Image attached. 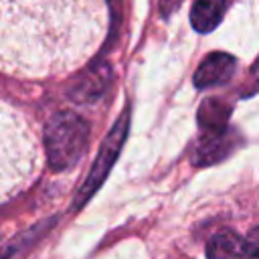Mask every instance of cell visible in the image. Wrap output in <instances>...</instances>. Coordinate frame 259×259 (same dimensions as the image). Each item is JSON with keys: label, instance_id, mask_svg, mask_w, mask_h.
<instances>
[{"label": "cell", "instance_id": "obj_1", "mask_svg": "<svg viewBox=\"0 0 259 259\" xmlns=\"http://www.w3.org/2000/svg\"><path fill=\"white\" fill-rule=\"evenodd\" d=\"M107 30L105 0H0V71L55 77L85 65Z\"/></svg>", "mask_w": 259, "mask_h": 259}, {"label": "cell", "instance_id": "obj_2", "mask_svg": "<svg viewBox=\"0 0 259 259\" xmlns=\"http://www.w3.org/2000/svg\"><path fill=\"white\" fill-rule=\"evenodd\" d=\"M42 146L34 121L0 101V204L22 194L38 178Z\"/></svg>", "mask_w": 259, "mask_h": 259}, {"label": "cell", "instance_id": "obj_3", "mask_svg": "<svg viewBox=\"0 0 259 259\" xmlns=\"http://www.w3.org/2000/svg\"><path fill=\"white\" fill-rule=\"evenodd\" d=\"M45 154L53 170L73 168L85 152L89 125L73 111L55 113L45 127Z\"/></svg>", "mask_w": 259, "mask_h": 259}, {"label": "cell", "instance_id": "obj_4", "mask_svg": "<svg viewBox=\"0 0 259 259\" xmlns=\"http://www.w3.org/2000/svg\"><path fill=\"white\" fill-rule=\"evenodd\" d=\"M125 134H127V109L119 115V119L115 121V125L107 134V138H105V142H103V146L99 150V156H97V160H95V164H93V168H91V172L87 176V182L83 184V188L77 194V206L83 204L95 192V188L101 186V182L105 180V176H107L113 160L117 158V154L121 150V144L125 140Z\"/></svg>", "mask_w": 259, "mask_h": 259}, {"label": "cell", "instance_id": "obj_5", "mask_svg": "<svg viewBox=\"0 0 259 259\" xmlns=\"http://www.w3.org/2000/svg\"><path fill=\"white\" fill-rule=\"evenodd\" d=\"M109 79H111L109 65L103 63V61L101 63H93L91 67L83 69L81 75L73 81V85L69 87V95H71V99H75L79 103L95 101L109 87Z\"/></svg>", "mask_w": 259, "mask_h": 259}, {"label": "cell", "instance_id": "obj_6", "mask_svg": "<svg viewBox=\"0 0 259 259\" xmlns=\"http://www.w3.org/2000/svg\"><path fill=\"white\" fill-rule=\"evenodd\" d=\"M237 69V61L229 53H210L202 59L194 73V85L198 89L214 87L221 83H227Z\"/></svg>", "mask_w": 259, "mask_h": 259}, {"label": "cell", "instance_id": "obj_7", "mask_svg": "<svg viewBox=\"0 0 259 259\" xmlns=\"http://www.w3.org/2000/svg\"><path fill=\"white\" fill-rule=\"evenodd\" d=\"M235 148V136L229 134V130L223 132H206V136L200 140L192 160L196 166H208L214 164L231 154Z\"/></svg>", "mask_w": 259, "mask_h": 259}, {"label": "cell", "instance_id": "obj_8", "mask_svg": "<svg viewBox=\"0 0 259 259\" xmlns=\"http://www.w3.org/2000/svg\"><path fill=\"white\" fill-rule=\"evenodd\" d=\"M227 0H194L190 10V22L196 32H210L223 20Z\"/></svg>", "mask_w": 259, "mask_h": 259}, {"label": "cell", "instance_id": "obj_9", "mask_svg": "<svg viewBox=\"0 0 259 259\" xmlns=\"http://www.w3.org/2000/svg\"><path fill=\"white\" fill-rule=\"evenodd\" d=\"M231 115V107L221 99H204L198 107V123L204 132H223L227 130V121Z\"/></svg>", "mask_w": 259, "mask_h": 259}, {"label": "cell", "instance_id": "obj_10", "mask_svg": "<svg viewBox=\"0 0 259 259\" xmlns=\"http://www.w3.org/2000/svg\"><path fill=\"white\" fill-rule=\"evenodd\" d=\"M206 255L208 257H247L245 239H241L233 231L217 233L206 245Z\"/></svg>", "mask_w": 259, "mask_h": 259}, {"label": "cell", "instance_id": "obj_11", "mask_svg": "<svg viewBox=\"0 0 259 259\" xmlns=\"http://www.w3.org/2000/svg\"><path fill=\"white\" fill-rule=\"evenodd\" d=\"M247 257H259V227H255L245 239Z\"/></svg>", "mask_w": 259, "mask_h": 259}, {"label": "cell", "instance_id": "obj_12", "mask_svg": "<svg viewBox=\"0 0 259 259\" xmlns=\"http://www.w3.org/2000/svg\"><path fill=\"white\" fill-rule=\"evenodd\" d=\"M180 6V0H160V12L164 18L172 16V12Z\"/></svg>", "mask_w": 259, "mask_h": 259}]
</instances>
